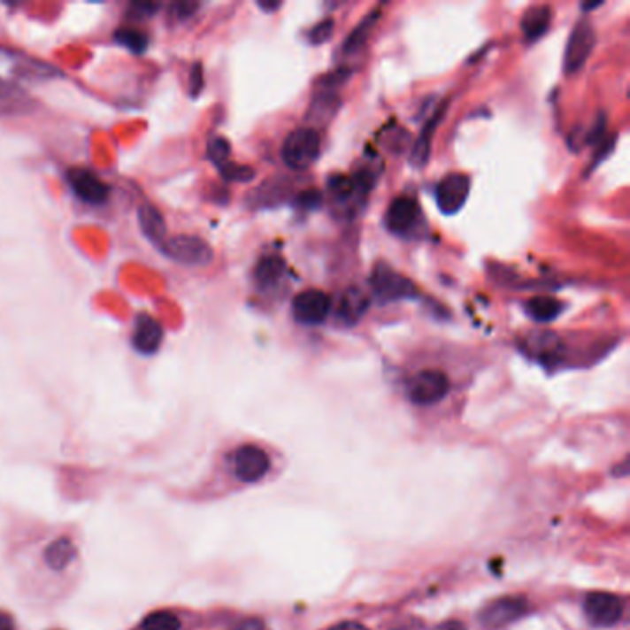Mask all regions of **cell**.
Wrapping results in <instances>:
<instances>
[{
  "instance_id": "cell-1",
  "label": "cell",
  "mask_w": 630,
  "mask_h": 630,
  "mask_svg": "<svg viewBox=\"0 0 630 630\" xmlns=\"http://www.w3.org/2000/svg\"><path fill=\"white\" fill-rule=\"evenodd\" d=\"M320 154V135L314 128H298L287 135L281 158L294 171H305Z\"/></svg>"
},
{
  "instance_id": "cell-2",
  "label": "cell",
  "mask_w": 630,
  "mask_h": 630,
  "mask_svg": "<svg viewBox=\"0 0 630 630\" xmlns=\"http://www.w3.org/2000/svg\"><path fill=\"white\" fill-rule=\"evenodd\" d=\"M161 251L183 266H207L213 261V248L195 235L169 237L161 246Z\"/></svg>"
},
{
  "instance_id": "cell-3",
  "label": "cell",
  "mask_w": 630,
  "mask_h": 630,
  "mask_svg": "<svg viewBox=\"0 0 630 630\" xmlns=\"http://www.w3.org/2000/svg\"><path fill=\"white\" fill-rule=\"evenodd\" d=\"M449 392V380L440 370H424L412 377L409 385V400L414 405H434L442 402Z\"/></svg>"
},
{
  "instance_id": "cell-4",
  "label": "cell",
  "mask_w": 630,
  "mask_h": 630,
  "mask_svg": "<svg viewBox=\"0 0 630 630\" xmlns=\"http://www.w3.org/2000/svg\"><path fill=\"white\" fill-rule=\"evenodd\" d=\"M370 285L373 288V294L381 302H394V300H403V298H412L416 294L414 283L402 276L400 272L392 270L387 265H377L373 274L370 278Z\"/></svg>"
},
{
  "instance_id": "cell-5",
  "label": "cell",
  "mask_w": 630,
  "mask_h": 630,
  "mask_svg": "<svg viewBox=\"0 0 630 630\" xmlns=\"http://www.w3.org/2000/svg\"><path fill=\"white\" fill-rule=\"evenodd\" d=\"M595 41H597V37H595L594 27L588 23V20H580V23L573 28V32L568 39V47H565V52H564L565 74H575L586 65L588 58L592 56V52L595 49Z\"/></svg>"
},
{
  "instance_id": "cell-6",
  "label": "cell",
  "mask_w": 630,
  "mask_h": 630,
  "mask_svg": "<svg viewBox=\"0 0 630 630\" xmlns=\"http://www.w3.org/2000/svg\"><path fill=\"white\" fill-rule=\"evenodd\" d=\"M331 298L324 290L309 288L300 292L292 302V314L303 326H319L331 312Z\"/></svg>"
},
{
  "instance_id": "cell-7",
  "label": "cell",
  "mask_w": 630,
  "mask_h": 630,
  "mask_svg": "<svg viewBox=\"0 0 630 630\" xmlns=\"http://www.w3.org/2000/svg\"><path fill=\"white\" fill-rule=\"evenodd\" d=\"M625 603L619 595L608 592L588 594L584 599V614L595 626H614L621 621Z\"/></svg>"
},
{
  "instance_id": "cell-8",
  "label": "cell",
  "mask_w": 630,
  "mask_h": 630,
  "mask_svg": "<svg viewBox=\"0 0 630 630\" xmlns=\"http://www.w3.org/2000/svg\"><path fill=\"white\" fill-rule=\"evenodd\" d=\"M419 222H422V211H419V205L412 198H396L387 209L385 226L390 234L397 237L412 235Z\"/></svg>"
},
{
  "instance_id": "cell-9",
  "label": "cell",
  "mask_w": 630,
  "mask_h": 630,
  "mask_svg": "<svg viewBox=\"0 0 630 630\" xmlns=\"http://www.w3.org/2000/svg\"><path fill=\"white\" fill-rule=\"evenodd\" d=\"M525 612H527V603L523 599L503 597L488 603L485 608H482L479 621L488 630H497L518 621L519 618L525 616Z\"/></svg>"
},
{
  "instance_id": "cell-10",
  "label": "cell",
  "mask_w": 630,
  "mask_h": 630,
  "mask_svg": "<svg viewBox=\"0 0 630 630\" xmlns=\"http://www.w3.org/2000/svg\"><path fill=\"white\" fill-rule=\"evenodd\" d=\"M270 470V457L257 446H241L234 453V472L242 482H257Z\"/></svg>"
},
{
  "instance_id": "cell-11",
  "label": "cell",
  "mask_w": 630,
  "mask_h": 630,
  "mask_svg": "<svg viewBox=\"0 0 630 630\" xmlns=\"http://www.w3.org/2000/svg\"><path fill=\"white\" fill-rule=\"evenodd\" d=\"M470 178L466 174H448L436 187V204L446 215L458 213L470 195Z\"/></svg>"
},
{
  "instance_id": "cell-12",
  "label": "cell",
  "mask_w": 630,
  "mask_h": 630,
  "mask_svg": "<svg viewBox=\"0 0 630 630\" xmlns=\"http://www.w3.org/2000/svg\"><path fill=\"white\" fill-rule=\"evenodd\" d=\"M67 183L71 185L73 193L86 204L100 205L110 196V187L88 169H78L76 166V169L67 171Z\"/></svg>"
},
{
  "instance_id": "cell-13",
  "label": "cell",
  "mask_w": 630,
  "mask_h": 630,
  "mask_svg": "<svg viewBox=\"0 0 630 630\" xmlns=\"http://www.w3.org/2000/svg\"><path fill=\"white\" fill-rule=\"evenodd\" d=\"M35 110V100L6 80H0V117H20Z\"/></svg>"
},
{
  "instance_id": "cell-14",
  "label": "cell",
  "mask_w": 630,
  "mask_h": 630,
  "mask_svg": "<svg viewBox=\"0 0 630 630\" xmlns=\"http://www.w3.org/2000/svg\"><path fill=\"white\" fill-rule=\"evenodd\" d=\"M163 342V327L161 324L149 317V314H139L135 319L132 344L142 355H152L159 350Z\"/></svg>"
},
{
  "instance_id": "cell-15",
  "label": "cell",
  "mask_w": 630,
  "mask_h": 630,
  "mask_svg": "<svg viewBox=\"0 0 630 630\" xmlns=\"http://www.w3.org/2000/svg\"><path fill=\"white\" fill-rule=\"evenodd\" d=\"M370 185L372 183H368L366 174L355 178L337 176L329 181V191L333 200H337L342 205H350V209H353V205L359 204V200L368 193Z\"/></svg>"
},
{
  "instance_id": "cell-16",
  "label": "cell",
  "mask_w": 630,
  "mask_h": 630,
  "mask_svg": "<svg viewBox=\"0 0 630 630\" xmlns=\"http://www.w3.org/2000/svg\"><path fill=\"white\" fill-rule=\"evenodd\" d=\"M137 219H139V226H141V231L144 234V237L149 239L156 248L161 250L165 241L169 239V235H166V224H165L163 215L158 211L154 205H141L137 211Z\"/></svg>"
},
{
  "instance_id": "cell-17",
  "label": "cell",
  "mask_w": 630,
  "mask_h": 630,
  "mask_svg": "<svg viewBox=\"0 0 630 630\" xmlns=\"http://www.w3.org/2000/svg\"><path fill=\"white\" fill-rule=\"evenodd\" d=\"M553 19V12L549 6H533L523 13L521 19V32L527 41H536L542 35L548 34Z\"/></svg>"
},
{
  "instance_id": "cell-18",
  "label": "cell",
  "mask_w": 630,
  "mask_h": 630,
  "mask_svg": "<svg viewBox=\"0 0 630 630\" xmlns=\"http://www.w3.org/2000/svg\"><path fill=\"white\" fill-rule=\"evenodd\" d=\"M448 110V102H442L440 104V108L433 113V117L424 124V130L422 134L418 135L416 142H414V149L411 152V159L416 166H424L429 159V152H431V139H433V134H434V128H436V124L442 120L444 113Z\"/></svg>"
},
{
  "instance_id": "cell-19",
  "label": "cell",
  "mask_w": 630,
  "mask_h": 630,
  "mask_svg": "<svg viewBox=\"0 0 630 630\" xmlns=\"http://www.w3.org/2000/svg\"><path fill=\"white\" fill-rule=\"evenodd\" d=\"M368 309V298L359 288H348L339 302V317L341 320L353 324L359 320Z\"/></svg>"
},
{
  "instance_id": "cell-20",
  "label": "cell",
  "mask_w": 630,
  "mask_h": 630,
  "mask_svg": "<svg viewBox=\"0 0 630 630\" xmlns=\"http://www.w3.org/2000/svg\"><path fill=\"white\" fill-rule=\"evenodd\" d=\"M74 557H76V548L69 538L54 540L45 551V562L49 564V568L54 572L65 570L67 565L74 560Z\"/></svg>"
},
{
  "instance_id": "cell-21",
  "label": "cell",
  "mask_w": 630,
  "mask_h": 630,
  "mask_svg": "<svg viewBox=\"0 0 630 630\" xmlns=\"http://www.w3.org/2000/svg\"><path fill=\"white\" fill-rule=\"evenodd\" d=\"M529 317L538 324L553 322L562 312V303L551 296H534L525 305Z\"/></svg>"
},
{
  "instance_id": "cell-22",
  "label": "cell",
  "mask_w": 630,
  "mask_h": 630,
  "mask_svg": "<svg viewBox=\"0 0 630 630\" xmlns=\"http://www.w3.org/2000/svg\"><path fill=\"white\" fill-rule=\"evenodd\" d=\"M285 272V261L280 256H265L256 270H254V278L257 281V285L261 287H274Z\"/></svg>"
},
{
  "instance_id": "cell-23",
  "label": "cell",
  "mask_w": 630,
  "mask_h": 630,
  "mask_svg": "<svg viewBox=\"0 0 630 630\" xmlns=\"http://www.w3.org/2000/svg\"><path fill=\"white\" fill-rule=\"evenodd\" d=\"M333 89H337V86H331L327 88V91H322L317 95V98L312 100L311 104V110L307 113V119L309 120H327L329 117L334 115V111H337V106H339V96L334 95Z\"/></svg>"
},
{
  "instance_id": "cell-24",
  "label": "cell",
  "mask_w": 630,
  "mask_h": 630,
  "mask_svg": "<svg viewBox=\"0 0 630 630\" xmlns=\"http://www.w3.org/2000/svg\"><path fill=\"white\" fill-rule=\"evenodd\" d=\"M380 12H372L366 19H363L359 25H357V28L348 35V39L344 41V52L348 54H353L357 50H361L365 45H366V41L372 34V28L375 27L377 23V19H380Z\"/></svg>"
},
{
  "instance_id": "cell-25",
  "label": "cell",
  "mask_w": 630,
  "mask_h": 630,
  "mask_svg": "<svg viewBox=\"0 0 630 630\" xmlns=\"http://www.w3.org/2000/svg\"><path fill=\"white\" fill-rule=\"evenodd\" d=\"M117 43L126 47L132 52H144L146 47H149V35L144 32L137 30V28H119L115 34Z\"/></svg>"
},
{
  "instance_id": "cell-26",
  "label": "cell",
  "mask_w": 630,
  "mask_h": 630,
  "mask_svg": "<svg viewBox=\"0 0 630 630\" xmlns=\"http://www.w3.org/2000/svg\"><path fill=\"white\" fill-rule=\"evenodd\" d=\"M181 623L180 619L166 611H159L150 614L142 621V630H180Z\"/></svg>"
},
{
  "instance_id": "cell-27",
  "label": "cell",
  "mask_w": 630,
  "mask_h": 630,
  "mask_svg": "<svg viewBox=\"0 0 630 630\" xmlns=\"http://www.w3.org/2000/svg\"><path fill=\"white\" fill-rule=\"evenodd\" d=\"M229 154H231V146L227 142V139L224 137H213L207 144V158L211 159L219 169L222 165H226L229 161Z\"/></svg>"
},
{
  "instance_id": "cell-28",
  "label": "cell",
  "mask_w": 630,
  "mask_h": 630,
  "mask_svg": "<svg viewBox=\"0 0 630 630\" xmlns=\"http://www.w3.org/2000/svg\"><path fill=\"white\" fill-rule=\"evenodd\" d=\"M220 173L229 181H250L251 178L256 176V171L251 169V166L229 163V161L220 166Z\"/></svg>"
},
{
  "instance_id": "cell-29",
  "label": "cell",
  "mask_w": 630,
  "mask_h": 630,
  "mask_svg": "<svg viewBox=\"0 0 630 630\" xmlns=\"http://www.w3.org/2000/svg\"><path fill=\"white\" fill-rule=\"evenodd\" d=\"M333 28H334V23H333V19H326L322 20V23H319L317 27H314L311 32H309V41L312 45H322L326 43V41L331 37L333 34Z\"/></svg>"
},
{
  "instance_id": "cell-30",
  "label": "cell",
  "mask_w": 630,
  "mask_h": 630,
  "mask_svg": "<svg viewBox=\"0 0 630 630\" xmlns=\"http://www.w3.org/2000/svg\"><path fill=\"white\" fill-rule=\"evenodd\" d=\"M198 8H200L198 3H176V4H173L171 10L178 20H185L188 17H193L198 12Z\"/></svg>"
},
{
  "instance_id": "cell-31",
  "label": "cell",
  "mask_w": 630,
  "mask_h": 630,
  "mask_svg": "<svg viewBox=\"0 0 630 630\" xmlns=\"http://www.w3.org/2000/svg\"><path fill=\"white\" fill-rule=\"evenodd\" d=\"M159 10V4H150V3H137L130 6V17H137V19H144V17H152L156 12Z\"/></svg>"
},
{
  "instance_id": "cell-32",
  "label": "cell",
  "mask_w": 630,
  "mask_h": 630,
  "mask_svg": "<svg viewBox=\"0 0 630 630\" xmlns=\"http://www.w3.org/2000/svg\"><path fill=\"white\" fill-rule=\"evenodd\" d=\"M202 88H204V73H202L200 63H196V65L193 67V73H191V95L198 96Z\"/></svg>"
},
{
  "instance_id": "cell-33",
  "label": "cell",
  "mask_w": 630,
  "mask_h": 630,
  "mask_svg": "<svg viewBox=\"0 0 630 630\" xmlns=\"http://www.w3.org/2000/svg\"><path fill=\"white\" fill-rule=\"evenodd\" d=\"M322 202V196L317 193V191H307L303 193L300 198H298V204L302 207H307V209H314V207H319Z\"/></svg>"
},
{
  "instance_id": "cell-34",
  "label": "cell",
  "mask_w": 630,
  "mask_h": 630,
  "mask_svg": "<svg viewBox=\"0 0 630 630\" xmlns=\"http://www.w3.org/2000/svg\"><path fill=\"white\" fill-rule=\"evenodd\" d=\"M329 630H370V628L359 621H342L333 625Z\"/></svg>"
},
{
  "instance_id": "cell-35",
  "label": "cell",
  "mask_w": 630,
  "mask_h": 630,
  "mask_svg": "<svg viewBox=\"0 0 630 630\" xmlns=\"http://www.w3.org/2000/svg\"><path fill=\"white\" fill-rule=\"evenodd\" d=\"M436 630H468V628H466L465 623L458 621V619H448L444 623H440L436 626Z\"/></svg>"
},
{
  "instance_id": "cell-36",
  "label": "cell",
  "mask_w": 630,
  "mask_h": 630,
  "mask_svg": "<svg viewBox=\"0 0 630 630\" xmlns=\"http://www.w3.org/2000/svg\"><path fill=\"white\" fill-rule=\"evenodd\" d=\"M13 619L8 614H0V630H13Z\"/></svg>"
},
{
  "instance_id": "cell-37",
  "label": "cell",
  "mask_w": 630,
  "mask_h": 630,
  "mask_svg": "<svg viewBox=\"0 0 630 630\" xmlns=\"http://www.w3.org/2000/svg\"><path fill=\"white\" fill-rule=\"evenodd\" d=\"M257 6L265 12H276L281 6V3H265V0H261V3H257Z\"/></svg>"
},
{
  "instance_id": "cell-38",
  "label": "cell",
  "mask_w": 630,
  "mask_h": 630,
  "mask_svg": "<svg viewBox=\"0 0 630 630\" xmlns=\"http://www.w3.org/2000/svg\"><path fill=\"white\" fill-rule=\"evenodd\" d=\"M597 6H601V3H594V4H582V8H584V10H592V8H597Z\"/></svg>"
}]
</instances>
